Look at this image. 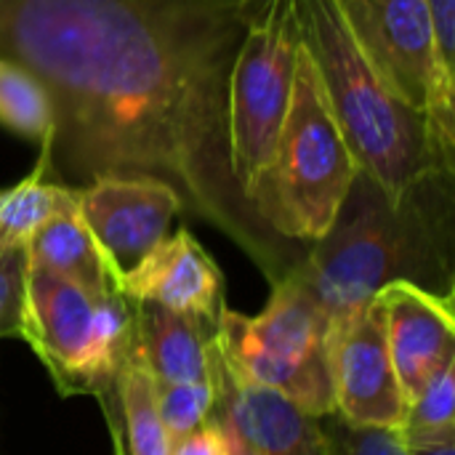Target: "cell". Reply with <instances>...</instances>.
<instances>
[{"mask_svg": "<svg viewBox=\"0 0 455 455\" xmlns=\"http://www.w3.org/2000/svg\"><path fill=\"white\" fill-rule=\"evenodd\" d=\"M264 0H0V59L53 101L51 179L168 184L261 261H299L245 200L229 163V75Z\"/></svg>", "mask_w": 455, "mask_h": 455, "instance_id": "obj_1", "label": "cell"}, {"mask_svg": "<svg viewBox=\"0 0 455 455\" xmlns=\"http://www.w3.org/2000/svg\"><path fill=\"white\" fill-rule=\"evenodd\" d=\"M453 176L435 173L392 203L357 171L331 229L288 272L328 323L360 312L392 280L453 296Z\"/></svg>", "mask_w": 455, "mask_h": 455, "instance_id": "obj_2", "label": "cell"}, {"mask_svg": "<svg viewBox=\"0 0 455 455\" xmlns=\"http://www.w3.org/2000/svg\"><path fill=\"white\" fill-rule=\"evenodd\" d=\"M301 45L328 96L339 131L357 163L392 203L435 173H455L427 112L408 107L373 69L336 0H296Z\"/></svg>", "mask_w": 455, "mask_h": 455, "instance_id": "obj_3", "label": "cell"}, {"mask_svg": "<svg viewBox=\"0 0 455 455\" xmlns=\"http://www.w3.org/2000/svg\"><path fill=\"white\" fill-rule=\"evenodd\" d=\"M355 176L357 163L301 45L291 104L251 205L277 237L312 245L336 221Z\"/></svg>", "mask_w": 455, "mask_h": 455, "instance_id": "obj_4", "label": "cell"}, {"mask_svg": "<svg viewBox=\"0 0 455 455\" xmlns=\"http://www.w3.org/2000/svg\"><path fill=\"white\" fill-rule=\"evenodd\" d=\"M21 341L32 347L64 397L107 392L133 347V309L117 288H85L27 269V309Z\"/></svg>", "mask_w": 455, "mask_h": 455, "instance_id": "obj_5", "label": "cell"}, {"mask_svg": "<svg viewBox=\"0 0 455 455\" xmlns=\"http://www.w3.org/2000/svg\"><path fill=\"white\" fill-rule=\"evenodd\" d=\"M328 328V317L301 283L293 275H283L256 317L221 309L216 344L240 376L280 392L320 419L336 411Z\"/></svg>", "mask_w": 455, "mask_h": 455, "instance_id": "obj_6", "label": "cell"}, {"mask_svg": "<svg viewBox=\"0 0 455 455\" xmlns=\"http://www.w3.org/2000/svg\"><path fill=\"white\" fill-rule=\"evenodd\" d=\"M299 48L296 0H264L229 75V163L248 203L291 104Z\"/></svg>", "mask_w": 455, "mask_h": 455, "instance_id": "obj_7", "label": "cell"}, {"mask_svg": "<svg viewBox=\"0 0 455 455\" xmlns=\"http://www.w3.org/2000/svg\"><path fill=\"white\" fill-rule=\"evenodd\" d=\"M379 77L427 112L440 152L455 163V83L437 64L427 0H336Z\"/></svg>", "mask_w": 455, "mask_h": 455, "instance_id": "obj_8", "label": "cell"}, {"mask_svg": "<svg viewBox=\"0 0 455 455\" xmlns=\"http://www.w3.org/2000/svg\"><path fill=\"white\" fill-rule=\"evenodd\" d=\"M328 365L341 419L360 427H403L408 403L397 381L384 309L376 296L360 312L331 323Z\"/></svg>", "mask_w": 455, "mask_h": 455, "instance_id": "obj_9", "label": "cell"}, {"mask_svg": "<svg viewBox=\"0 0 455 455\" xmlns=\"http://www.w3.org/2000/svg\"><path fill=\"white\" fill-rule=\"evenodd\" d=\"M75 200L115 288L168 237L173 216L184 211L168 184L131 176L96 179Z\"/></svg>", "mask_w": 455, "mask_h": 455, "instance_id": "obj_10", "label": "cell"}, {"mask_svg": "<svg viewBox=\"0 0 455 455\" xmlns=\"http://www.w3.org/2000/svg\"><path fill=\"white\" fill-rule=\"evenodd\" d=\"M213 413L229 424L261 455H325V437L317 416L275 389L248 381L221 355L216 336L211 341Z\"/></svg>", "mask_w": 455, "mask_h": 455, "instance_id": "obj_11", "label": "cell"}, {"mask_svg": "<svg viewBox=\"0 0 455 455\" xmlns=\"http://www.w3.org/2000/svg\"><path fill=\"white\" fill-rule=\"evenodd\" d=\"M397 381L405 403H411L424 384L455 360L453 296L427 291L411 280H392L376 293Z\"/></svg>", "mask_w": 455, "mask_h": 455, "instance_id": "obj_12", "label": "cell"}, {"mask_svg": "<svg viewBox=\"0 0 455 455\" xmlns=\"http://www.w3.org/2000/svg\"><path fill=\"white\" fill-rule=\"evenodd\" d=\"M117 291L131 301H152L208 328L219 325L224 309V277L189 229L165 237L117 283Z\"/></svg>", "mask_w": 455, "mask_h": 455, "instance_id": "obj_13", "label": "cell"}, {"mask_svg": "<svg viewBox=\"0 0 455 455\" xmlns=\"http://www.w3.org/2000/svg\"><path fill=\"white\" fill-rule=\"evenodd\" d=\"M133 344L155 381H211V341L216 328L163 309L152 301H131Z\"/></svg>", "mask_w": 455, "mask_h": 455, "instance_id": "obj_14", "label": "cell"}, {"mask_svg": "<svg viewBox=\"0 0 455 455\" xmlns=\"http://www.w3.org/2000/svg\"><path fill=\"white\" fill-rule=\"evenodd\" d=\"M99 400L107 413L115 455H171V437L155 408V379L136 344Z\"/></svg>", "mask_w": 455, "mask_h": 455, "instance_id": "obj_15", "label": "cell"}, {"mask_svg": "<svg viewBox=\"0 0 455 455\" xmlns=\"http://www.w3.org/2000/svg\"><path fill=\"white\" fill-rule=\"evenodd\" d=\"M77 195V189H75ZM27 261L29 267H40L53 272L88 293H109L115 283L107 272V264L77 213V200L51 216L29 240H27Z\"/></svg>", "mask_w": 455, "mask_h": 455, "instance_id": "obj_16", "label": "cell"}, {"mask_svg": "<svg viewBox=\"0 0 455 455\" xmlns=\"http://www.w3.org/2000/svg\"><path fill=\"white\" fill-rule=\"evenodd\" d=\"M48 139L40 144L32 171L19 184L0 189V245H27L51 216L75 203V187L51 179Z\"/></svg>", "mask_w": 455, "mask_h": 455, "instance_id": "obj_17", "label": "cell"}, {"mask_svg": "<svg viewBox=\"0 0 455 455\" xmlns=\"http://www.w3.org/2000/svg\"><path fill=\"white\" fill-rule=\"evenodd\" d=\"M0 125L37 144L53 136V101L45 85L8 59H0Z\"/></svg>", "mask_w": 455, "mask_h": 455, "instance_id": "obj_18", "label": "cell"}, {"mask_svg": "<svg viewBox=\"0 0 455 455\" xmlns=\"http://www.w3.org/2000/svg\"><path fill=\"white\" fill-rule=\"evenodd\" d=\"M400 435L408 451L455 443V360L437 371L408 403Z\"/></svg>", "mask_w": 455, "mask_h": 455, "instance_id": "obj_19", "label": "cell"}, {"mask_svg": "<svg viewBox=\"0 0 455 455\" xmlns=\"http://www.w3.org/2000/svg\"><path fill=\"white\" fill-rule=\"evenodd\" d=\"M155 408L168 437L179 440L211 421L213 384L211 381H184V384L155 381Z\"/></svg>", "mask_w": 455, "mask_h": 455, "instance_id": "obj_20", "label": "cell"}, {"mask_svg": "<svg viewBox=\"0 0 455 455\" xmlns=\"http://www.w3.org/2000/svg\"><path fill=\"white\" fill-rule=\"evenodd\" d=\"M325 455H411L400 429L360 427L341 419L336 411L320 416Z\"/></svg>", "mask_w": 455, "mask_h": 455, "instance_id": "obj_21", "label": "cell"}, {"mask_svg": "<svg viewBox=\"0 0 455 455\" xmlns=\"http://www.w3.org/2000/svg\"><path fill=\"white\" fill-rule=\"evenodd\" d=\"M27 248L0 245V339H21L27 309Z\"/></svg>", "mask_w": 455, "mask_h": 455, "instance_id": "obj_22", "label": "cell"}, {"mask_svg": "<svg viewBox=\"0 0 455 455\" xmlns=\"http://www.w3.org/2000/svg\"><path fill=\"white\" fill-rule=\"evenodd\" d=\"M435 53L443 75L455 83V0H427Z\"/></svg>", "mask_w": 455, "mask_h": 455, "instance_id": "obj_23", "label": "cell"}, {"mask_svg": "<svg viewBox=\"0 0 455 455\" xmlns=\"http://www.w3.org/2000/svg\"><path fill=\"white\" fill-rule=\"evenodd\" d=\"M171 455H227L224 435L216 421L203 424L200 429L171 440Z\"/></svg>", "mask_w": 455, "mask_h": 455, "instance_id": "obj_24", "label": "cell"}, {"mask_svg": "<svg viewBox=\"0 0 455 455\" xmlns=\"http://www.w3.org/2000/svg\"><path fill=\"white\" fill-rule=\"evenodd\" d=\"M211 421H216L219 424V429H221V435H224V445H227V455H261L253 445H248L229 424H224V421H219V419H211Z\"/></svg>", "mask_w": 455, "mask_h": 455, "instance_id": "obj_25", "label": "cell"}, {"mask_svg": "<svg viewBox=\"0 0 455 455\" xmlns=\"http://www.w3.org/2000/svg\"><path fill=\"white\" fill-rule=\"evenodd\" d=\"M411 455H455V443L435 445V448H416V451H411Z\"/></svg>", "mask_w": 455, "mask_h": 455, "instance_id": "obj_26", "label": "cell"}]
</instances>
